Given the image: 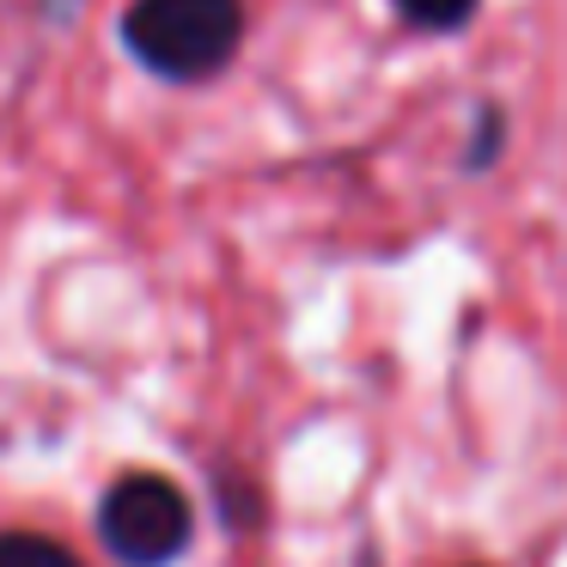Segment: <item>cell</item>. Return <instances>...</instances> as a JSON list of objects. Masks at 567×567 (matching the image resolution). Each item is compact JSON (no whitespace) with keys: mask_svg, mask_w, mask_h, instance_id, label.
<instances>
[{"mask_svg":"<svg viewBox=\"0 0 567 567\" xmlns=\"http://www.w3.org/2000/svg\"><path fill=\"white\" fill-rule=\"evenodd\" d=\"M250 31L245 0H128L116 13V43L141 74L165 86H208L238 62Z\"/></svg>","mask_w":567,"mask_h":567,"instance_id":"1","label":"cell"},{"mask_svg":"<svg viewBox=\"0 0 567 567\" xmlns=\"http://www.w3.org/2000/svg\"><path fill=\"white\" fill-rule=\"evenodd\" d=\"M196 501L184 482L159 476V470H123L111 488L99 494V549L116 567H177L196 543Z\"/></svg>","mask_w":567,"mask_h":567,"instance_id":"2","label":"cell"},{"mask_svg":"<svg viewBox=\"0 0 567 567\" xmlns=\"http://www.w3.org/2000/svg\"><path fill=\"white\" fill-rule=\"evenodd\" d=\"M0 567H92L80 549H68L62 537H50V530H0Z\"/></svg>","mask_w":567,"mask_h":567,"instance_id":"3","label":"cell"},{"mask_svg":"<svg viewBox=\"0 0 567 567\" xmlns=\"http://www.w3.org/2000/svg\"><path fill=\"white\" fill-rule=\"evenodd\" d=\"M391 13L403 31H421V38H452L470 19L482 13V0H391Z\"/></svg>","mask_w":567,"mask_h":567,"instance_id":"4","label":"cell"},{"mask_svg":"<svg viewBox=\"0 0 567 567\" xmlns=\"http://www.w3.org/2000/svg\"><path fill=\"white\" fill-rule=\"evenodd\" d=\"M506 104H494V99H476V111H470V141H464V172L470 177H482V172H494L501 165V153H506Z\"/></svg>","mask_w":567,"mask_h":567,"instance_id":"5","label":"cell"},{"mask_svg":"<svg viewBox=\"0 0 567 567\" xmlns=\"http://www.w3.org/2000/svg\"><path fill=\"white\" fill-rule=\"evenodd\" d=\"M214 494H220V518H226V530H250V525H262V482H257V476H245V470L220 464V470H214Z\"/></svg>","mask_w":567,"mask_h":567,"instance_id":"6","label":"cell"},{"mask_svg":"<svg viewBox=\"0 0 567 567\" xmlns=\"http://www.w3.org/2000/svg\"><path fill=\"white\" fill-rule=\"evenodd\" d=\"M80 7H86V0H38V13L50 19V25H74Z\"/></svg>","mask_w":567,"mask_h":567,"instance_id":"7","label":"cell"},{"mask_svg":"<svg viewBox=\"0 0 567 567\" xmlns=\"http://www.w3.org/2000/svg\"><path fill=\"white\" fill-rule=\"evenodd\" d=\"M470 567H488V561H470Z\"/></svg>","mask_w":567,"mask_h":567,"instance_id":"8","label":"cell"}]
</instances>
